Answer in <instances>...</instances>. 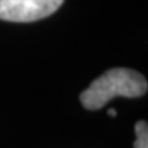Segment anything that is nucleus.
<instances>
[{
	"instance_id": "obj_2",
	"label": "nucleus",
	"mask_w": 148,
	"mask_h": 148,
	"mask_svg": "<svg viewBox=\"0 0 148 148\" xmlns=\"http://www.w3.org/2000/svg\"><path fill=\"white\" fill-rule=\"evenodd\" d=\"M64 0H0V20L29 23L50 17Z\"/></svg>"
},
{
	"instance_id": "obj_3",
	"label": "nucleus",
	"mask_w": 148,
	"mask_h": 148,
	"mask_svg": "<svg viewBox=\"0 0 148 148\" xmlns=\"http://www.w3.org/2000/svg\"><path fill=\"white\" fill-rule=\"evenodd\" d=\"M136 140L133 147L134 148H148V125L147 121H138L136 123Z\"/></svg>"
},
{
	"instance_id": "obj_1",
	"label": "nucleus",
	"mask_w": 148,
	"mask_h": 148,
	"mask_svg": "<svg viewBox=\"0 0 148 148\" xmlns=\"http://www.w3.org/2000/svg\"><path fill=\"white\" fill-rule=\"evenodd\" d=\"M147 89V79L140 73L129 68H112L103 73L80 94V101L85 109L98 110L115 97H142Z\"/></svg>"
},
{
	"instance_id": "obj_4",
	"label": "nucleus",
	"mask_w": 148,
	"mask_h": 148,
	"mask_svg": "<svg viewBox=\"0 0 148 148\" xmlns=\"http://www.w3.org/2000/svg\"><path fill=\"white\" fill-rule=\"evenodd\" d=\"M107 113H109V116H112V118H115V116H116L115 109H109V110H107Z\"/></svg>"
}]
</instances>
